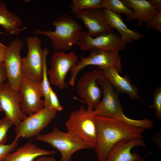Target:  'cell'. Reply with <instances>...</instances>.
I'll return each instance as SVG.
<instances>
[{
  "mask_svg": "<svg viewBox=\"0 0 161 161\" xmlns=\"http://www.w3.org/2000/svg\"><path fill=\"white\" fill-rule=\"evenodd\" d=\"M97 143L95 148L98 161H105L112 147L120 140L143 138L144 129L131 126L115 118L96 115Z\"/></svg>",
  "mask_w": 161,
  "mask_h": 161,
  "instance_id": "cell-1",
  "label": "cell"
},
{
  "mask_svg": "<svg viewBox=\"0 0 161 161\" xmlns=\"http://www.w3.org/2000/svg\"><path fill=\"white\" fill-rule=\"evenodd\" d=\"M52 24L55 26L54 31L36 30L35 35H43L50 40L54 51L70 50L73 46L77 44L82 33V26L72 16L64 14L53 20Z\"/></svg>",
  "mask_w": 161,
  "mask_h": 161,
  "instance_id": "cell-2",
  "label": "cell"
},
{
  "mask_svg": "<svg viewBox=\"0 0 161 161\" xmlns=\"http://www.w3.org/2000/svg\"><path fill=\"white\" fill-rule=\"evenodd\" d=\"M94 109L83 106L71 112L65 123L68 131L84 142L89 148H95L97 143Z\"/></svg>",
  "mask_w": 161,
  "mask_h": 161,
  "instance_id": "cell-3",
  "label": "cell"
},
{
  "mask_svg": "<svg viewBox=\"0 0 161 161\" xmlns=\"http://www.w3.org/2000/svg\"><path fill=\"white\" fill-rule=\"evenodd\" d=\"M118 51L94 49L91 50L87 57H80V61L70 69L71 75L69 84L74 88L77 75L82 69L89 65L98 66L100 69L113 68L119 73L121 72L122 67L121 58Z\"/></svg>",
  "mask_w": 161,
  "mask_h": 161,
  "instance_id": "cell-4",
  "label": "cell"
},
{
  "mask_svg": "<svg viewBox=\"0 0 161 161\" xmlns=\"http://www.w3.org/2000/svg\"><path fill=\"white\" fill-rule=\"evenodd\" d=\"M32 139L49 144L60 153V161H71L72 154L79 150L89 148L83 141L67 131L64 132L55 126L50 132L40 134Z\"/></svg>",
  "mask_w": 161,
  "mask_h": 161,
  "instance_id": "cell-5",
  "label": "cell"
},
{
  "mask_svg": "<svg viewBox=\"0 0 161 161\" xmlns=\"http://www.w3.org/2000/svg\"><path fill=\"white\" fill-rule=\"evenodd\" d=\"M57 112L55 109L44 107L29 115L15 126L16 136L26 139L37 136L55 118Z\"/></svg>",
  "mask_w": 161,
  "mask_h": 161,
  "instance_id": "cell-6",
  "label": "cell"
},
{
  "mask_svg": "<svg viewBox=\"0 0 161 161\" xmlns=\"http://www.w3.org/2000/svg\"><path fill=\"white\" fill-rule=\"evenodd\" d=\"M78 61V56L74 51L66 53L61 50L54 51L50 60L51 68L47 71L49 82L61 89L67 88L66 76Z\"/></svg>",
  "mask_w": 161,
  "mask_h": 161,
  "instance_id": "cell-7",
  "label": "cell"
},
{
  "mask_svg": "<svg viewBox=\"0 0 161 161\" xmlns=\"http://www.w3.org/2000/svg\"><path fill=\"white\" fill-rule=\"evenodd\" d=\"M24 45V42L21 39L13 40L7 46L3 60L7 83L12 89L17 91L22 75L20 52Z\"/></svg>",
  "mask_w": 161,
  "mask_h": 161,
  "instance_id": "cell-8",
  "label": "cell"
},
{
  "mask_svg": "<svg viewBox=\"0 0 161 161\" xmlns=\"http://www.w3.org/2000/svg\"><path fill=\"white\" fill-rule=\"evenodd\" d=\"M97 82L102 89L103 97L94 108L96 115L119 119L124 113L114 86L103 74Z\"/></svg>",
  "mask_w": 161,
  "mask_h": 161,
  "instance_id": "cell-9",
  "label": "cell"
},
{
  "mask_svg": "<svg viewBox=\"0 0 161 161\" xmlns=\"http://www.w3.org/2000/svg\"><path fill=\"white\" fill-rule=\"evenodd\" d=\"M26 41L28 50L26 57L22 58V73L31 80L41 81L43 69L41 42L38 37L33 36L27 37Z\"/></svg>",
  "mask_w": 161,
  "mask_h": 161,
  "instance_id": "cell-10",
  "label": "cell"
},
{
  "mask_svg": "<svg viewBox=\"0 0 161 161\" xmlns=\"http://www.w3.org/2000/svg\"><path fill=\"white\" fill-rule=\"evenodd\" d=\"M19 92L22 96L20 107L22 112L30 115L44 107L41 80L34 81L26 77L22 73Z\"/></svg>",
  "mask_w": 161,
  "mask_h": 161,
  "instance_id": "cell-11",
  "label": "cell"
},
{
  "mask_svg": "<svg viewBox=\"0 0 161 161\" xmlns=\"http://www.w3.org/2000/svg\"><path fill=\"white\" fill-rule=\"evenodd\" d=\"M103 75V71L100 69L85 72L76 84L77 93L88 108L94 109L101 101L103 92L97 80Z\"/></svg>",
  "mask_w": 161,
  "mask_h": 161,
  "instance_id": "cell-12",
  "label": "cell"
},
{
  "mask_svg": "<svg viewBox=\"0 0 161 161\" xmlns=\"http://www.w3.org/2000/svg\"><path fill=\"white\" fill-rule=\"evenodd\" d=\"M126 44L120 36L113 33H102L94 38L83 32L77 45L83 51L97 49L119 52L125 48Z\"/></svg>",
  "mask_w": 161,
  "mask_h": 161,
  "instance_id": "cell-13",
  "label": "cell"
},
{
  "mask_svg": "<svg viewBox=\"0 0 161 161\" xmlns=\"http://www.w3.org/2000/svg\"><path fill=\"white\" fill-rule=\"evenodd\" d=\"M22 98L19 92L12 89L7 82L0 85V105L15 126L27 117L20 107Z\"/></svg>",
  "mask_w": 161,
  "mask_h": 161,
  "instance_id": "cell-14",
  "label": "cell"
},
{
  "mask_svg": "<svg viewBox=\"0 0 161 161\" xmlns=\"http://www.w3.org/2000/svg\"><path fill=\"white\" fill-rule=\"evenodd\" d=\"M73 14L76 18L83 21L89 36L94 37L102 33L113 32L114 29L107 22L102 9H87Z\"/></svg>",
  "mask_w": 161,
  "mask_h": 161,
  "instance_id": "cell-15",
  "label": "cell"
},
{
  "mask_svg": "<svg viewBox=\"0 0 161 161\" xmlns=\"http://www.w3.org/2000/svg\"><path fill=\"white\" fill-rule=\"evenodd\" d=\"M137 146L146 148L143 138L121 140L112 147L105 161H139L140 156L136 153L131 152V149Z\"/></svg>",
  "mask_w": 161,
  "mask_h": 161,
  "instance_id": "cell-16",
  "label": "cell"
},
{
  "mask_svg": "<svg viewBox=\"0 0 161 161\" xmlns=\"http://www.w3.org/2000/svg\"><path fill=\"white\" fill-rule=\"evenodd\" d=\"M123 3L133 11L127 16V21L137 20L136 26H141L144 23L148 22L154 18L160 11L155 9L149 1L146 0H122Z\"/></svg>",
  "mask_w": 161,
  "mask_h": 161,
  "instance_id": "cell-17",
  "label": "cell"
},
{
  "mask_svg": "<svg viewBox=\"0 0 161 161\" xmlns=\"http://www.w3.org/2000/svg\"><path fill=\"white\" fill-rule=\"evenodd\" d=\"M102 10L108 24L113 29L118 30L123 41L130 43L133 41L140 40L145 38L140 32L129 29L123 21L120 14L105 9Z\"/></svg>",
  "mask_w": 161,
  "mask_h": 161,
  "instance_id": "cell-18",
  "label": "cell"
},
{
  "mask_svg": "<svg viewBox=\"0 0 161 161\" xmlns=\"http://www.w3.org/2000/svg\"><path fill=\"white\" fill-rule=\"evenodd\" d=\"M55 151L46 150L37 146L29 142L7 154L3 161H34L41 156L54 154Z\"/></svg>",
  "mask_w": 161,
  "mask_h": 161,
  "instance_id": "cell-19",
  "label": "cell"
},
{
  "mask_svg": "<svg viewBox=\"0 0 161 161\" xmlns=\"http://www.w3.org/2000/svg\"><path fill=\"white\" fill-rule=\"evenodd\" d=\"M104 76L110 82L117 90L127 94L131 99L140 98L138 95V90L132 84L129 77L121 76L118 71L113 68L102 69Z\"/></svg>",
  "mask_w": 161,
  "mask_h": 161,
  "instance_id": "cell-20",
  "label": "cell"
},
{
  "mask_svg": "<svg viewBox=\"0 0 161 161\" xmlns=\"http://www.w3.org/2000/svg\"><path fill=\"white\" fill-rule=\"evenodd\" d=\"M23 21L18 15L9 10L3 0L0 1V25L9 34L18 35L25 28H21Z\"/></svg>",
  "mask_w": 161,
  "mask_h": 161,
  "instance_id": "cell-21",
  "label": "cell"
},
{
  "mask_svg": "<svg viewBox=\"0 0 161 161\" xmlns=\"http://www.w3.org/2000/svg\"><path fill=\"white\" fill-rule=\"evenodd\" d=\"M49 53L47 48L43 49V69L42 76L41 80V86L43 95L44 97V107L50 108L49 99V90L51 87L50 82L48 78L47 72V58Z\"/></svg>",
  "mask_w": 161,
  "mask_h": 161,
  "instance_id": "cell-22",
  "label": "cell"
},
{
  "mask_svg": "<svg viewBox=\"0 0 161 161\" xmlns=\"http://www.w3.org/2000/svg\"><path fill=\"white\" fill-rule=\"evenodd\" d=\"M101 4L103 9L119 14H125L128 16L133 12V11L125 4L122 0H102Z\"/></svg>",
  "mask_w": 161,
  "mask_h": 161,
  "instance_id": "cell-23",
  "label": "cell"
},
{
  "mask_svg": "<svg viewBox=\"0 0 161 161\" xmlns=\"http://www.w3.org/2000/svg\"><path fill=\"white\" fill-rule=\"evenodd\" d=\"M101 2L102 0H73L70 11L73 13L87 9H103Z\"/></svg>",
  "mask_w": 161,
  "mask_h": 161,
  "instance_id": "cell-24",
  "label": "cell"
},
{
  "mask_svg": "<svg viewBox=\"0 0 161 161\" xmlns=\"http://www.w3.org/2000/svg\"><path fill=\"white\" fill-rule=\"evenodd\" d=\"M13 125L12 120L6 116L0 119V145L4 144L7 139V132Z\"/></svg>",
  "mask_w": 161,
  "mask_h": 161,
  "instance_id": "cell-25",
  "label": "cell"
},
{
  "mask_svg": "<svg viewBox=\"0 0 161 161\" xmlns=\"http://www.w3.org/2000/svg\"><path fill=\"white\" fill-rule=\"evenodd\" d=\"M150 107H154L156 110V119L161 120V86H159L153 93V103Z\"/></svg>",
  "mask_w": 161,
  "mask_h": 161,
  "instance_id": "cell-26",
  "label": "cell"
},
{
  "mask_svg": "<svg viewBox=\"0 0 161 161\" xmlns=\"http://www.w3.org/2000/svg\"><path fill=\"white\" fill-rule=\"evenodd\" d=\"M19 138L16 137L13 141L10 144L0 145V161H3L5 157L8 153L13 152L17 147Z\"/></svg>",
  "mask_w": 161,
  "mask_h": 161,
  "instance_id": "cell-27",
  "label": "cell"
},
{
  "mask_svg": "<svg viewBox=\"0 0 161 161\" xmlns=\"http://www.w3.org/2000/svg\"><path fill=\"white\" fill-rule=\"evenodd\" d=\"M49 99L50 108L58 111H61L63 109V106L60 104L57 96L51 86L49 90Z\"/></svg>",
  "mask_w": 161,
  "mask_h": 161,
  "instance_id": "cell-28",
  "label": "cell"
},
{
  "mask_svg": "<svg viewBox=\"0 0 161 161\" xmlns=\"http://www.w3.org/2000/svg\"><path fill=\"white\" fill-rule=\"evenodd\" d=\"M146 28H150L161 33V10L152 20L145 23Z\"/></svg>",
  "mask_w": 161,
  "mask_h": 161,
  "instance_id": "cell-29",
  "label": "cell"
},
{
  "mask_svg": "<svg viewBox=\"0 0 161 161\" xmlns=\"http://www.w3.org/2000/svg\"><path fill=\"white\" fill-rule=\"evenodd\" d=\"M7 79V76L4 63L0 64V85Z\"/></svg>",
  "mask_w": 161,
  "mask_h": 161,
  "instance_id": "cell-30",
  "label": "cell"
},
{
  "mask_svg": "<svg viewBox=\"0 0 161 161\" xmlns=\"http://www.w3.org/2000/svg\"><path fill=\"white\" fill-rule=\"evenodd\" d=\"M7 46L0 42V64L3 62Z\"/></svg>",
  "mask_w": 161,
  "mask_h": 161,
  "instance_id": "cell-31",
  "label": "cell"
},
{
  "mask_svg": "<svg viewBox=\"0 0 161 161\" xmlns=\"http://www.w3.org/2000/svg\"><path fill=\"white\" fill-rule=\"evenodd\" d=\"M149 1L156 10H161V0H150Z\"/></svg>",
  "mask_w": 161,
  "mask_h": 161,
  "instance_id": "cell-32",
  "label": "cell"
},
{
  "mask_svg": "<svg viewBox=\"0 0 161 161\" xmlns=\"http://www.w3.org/2000/svg\"><path fill=\"white\" fill-rule=\"evenodd\" d=\"M34 161H56L53 156L47 157L41 156L37 158Z\"/></svg>",
  "mask_w": 161,
  "mask_h": 161,
  "instance_id": "cell-33",
  "label": "cell"
},
{
  "mask_svg": "<svg viewBox=\"0 0 161 161\" xmlns=\"http://www.w3.org/2000/svg\"><path fill=\"white\" fill-rule=\"evenodd\" d=\"M3 112V111L0 105V113Z\"/></svg>",
  "mask_w": 161,
  "mask_h": 161,
  "instance_id": "cell-34",
  "label": "cell"
},
{
  "mask_svg": "<svg viewBox=\"0 0 161 161\" xmlns=\"http://www.w3.org/2000/svg\"><path fill=\"white\" fill-rule=\"evenodd\" d=\"M145 158V157H144L143 158V159H141V160H140L139 161H144Z\"/></svg>",
  "mask_w": 161,
  "mask_h": 161,
  "instance_id": "cell-35",
  "label": "cell"
}]
</instances>
